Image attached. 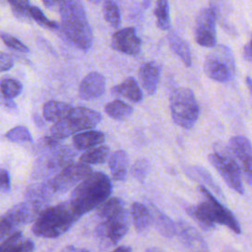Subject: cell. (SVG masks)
<instances>
[{
	"instance_id": "30",
	"label": "cell",
	"mask_w": 252,
	"mask_h": 252,
	"mask_svg": "<svg viewBox=\"0 0 252 252\" xmlns=\"http://www.w3.org/2000/svg\"><path fill=\"white\" fill-rule=\"evenodd\" d=\"M110 150L107 146H99L84 153L80 160L88 164H99L104 163L109 158Z\"/></svg>"
},
{
	"instance_id": "9",
	"label": "cell",
	"mask_w": 252,
	"mask_h": 252,
	"mask_svg": "<svg viewBox=\"0 0 252 252\" xmlns=\"http://www.w3.org/2000/svg\"><path fill=\"white\" fill-rule=\"evenodd\" d=\"M44 209V205L33 201L27 200L13 206L1 218L0 223V237L3 240L5 237L15 231V229L22 225L30 223L36 220L40 212Z\"/></svg>"
},
{
	"instance_id": "40",
	"label": "cell",
	"mask_w": 252,
	"mask_h": 252,
	"mask_svg": "<svg viewBox=\"0 0 252 252\" xmlns=\"http://www.w3.org/2000/svg\"><path fill=\"white\" fill-rule=\"evenodd\" d=\"M12 10L19 17H30V1L29 0H7Z\"/></svg>"
},
{
	"instance_id": "48",
	"label": "cell",
	"mask_w": 252,
	"mask_h": 252,
	"mask_svg": "<svg viewBox=\"0 0 252 252\" xmlns=\"http://www.w3.org/2000/svg\"><path fill=\"white\" fill-rule=\"evenodd\" d=\"M64 250H68V251H89L88 249L78 248V247H74V246H67Z\"/></svg>"
},
{
	"instance_id": "20",
	"label": "cell",
	"mask_w": 252,
	"mask_h": 252,
	"mask_svg": "<svg viewBox=\"0 0 252 252\" xmlns=\"http://www.w3.org/2000/svg\"><path fill=\"white\" fill-rule=\"evenodd\" d=\"M129 158L125 151H116L109 158V169L111 175L116 181H124L127 176Z\"/></svg>"
},
{
	"instance_id": "28",
	"label": "cell",
	"mask_w": 252,
	"mask_h": 252,
	"mask_svg": "<svg viewBox=\"0 0 252 252\" xmlns=\"http://www.w3.org/2000/svg\"><path fill=\"white\" fill-rule=\"evenodd\" d=\"M210 7L214 10L217 20L220 23L223 29L232 32L233 29L227 23V16L230 14L231 5L229 0H210Z\"/></svg>"
},
{
	"instance_id": "26",
	"label": "cell",
	"mask_w": 252,
	"mask_h": 252,
	"mask_svg": "<svg viewBox=\"0 0 252 252\" xmlns=\"http://www.w3.org/2000/svg\"><path fill=\"white\" fill-rule=\"evenodd\" d=\"M187 214L197 221V223L205 230L215 228L216 222L212 220L209 211L207 209L205 201L197 206H190L186 208Z\"/></svg>"
},
{
	"instance_id": "10",
	"label": "cell",
	"mask_w": 252,
	"mask_h": 252,
	"mask_svg": "<svg viewBox=\"0 0 252 252\" xmlns=\"http://www.w3.org/2000/svg\"><path fill=\"white\" fill-rule=\"evenodd\" d=\"M90 173H92V168L88 163L82 161L78 163H70L56 173L51 179L47 180V183L53 195L57 196L69 191L74 186H77Z\"/></svg>"
},
{
	"instance_id": "35",
	"label": "cell",
	"mask_w": 252,
	"mask_h": 252,
	"mask_svg": "<svg viewBox=\"0 0 252 252\" xmlns=\"http://www.w3.org/2000/svg\"><path fill=\"white\" fill-rule=\"evenodd\" d=\"M194 170L202 182H204L207 186H209L211 189H213L217 195H219L221 198H224V195H223L222 191L220 190V186L215 182V180L213 179L211 174L205 168L197 165L194 167Z\"/></svg>"
},
{
	"instance_id": "14",
	"label": "cell",
	"mask_w": 252,
	"mask_h": 252,
	"mask_svg": "<svg viewBox=\"0 0 252 252\" xmlns=\"http://www.w3.org/2000/svg\"><path fill=\"white\" fill-rule=\"evenodd\" d=\"M229 150L236 158L245 181L252 185V145L244 136H234L229 141Z\"/></svg>"
},
{
	"instance_id": "33",
	"label": "cell",
	"mask_w": 252,
	"mask_h": 252,
	"mask_svg": "<svg viewBox=\"0 0 252 252\" xmlns=\"http://www.w3.org/2000/svg\"><path fill=\"white\" fill-rule=\"evenodd\" d=\"M23 91V85L16 79L4 78L1 81V93L3 97L13 98L18 96Z\"/></svg>"
},
{
	"instance_id": "21",
	"label": "cell",
	"mask_w": 252,
	"mask_h": 252,
	"mask_svg": "<svg viewBox=\"0 0 252 252\" xmlns=\"http://www.w3.org/2000/svg\"><path fill=\"white\" fill-rule=\"evenodd\" d=\"M1 251H33L34 244L32 240L24 239L21 231H14L2 240Z\"/></svg>"
},
{
	"instance_id": "16",
	"label": "cell",
	"mask_w": 252,
	"mask_h": 252,
	"mask_svg": "<svg viewBox=\"0 0 252 252\" xmlns=\"http://www.w3.org/2000/svg\"><path fill=\"white\" fill-rule=\"evenodd\" d=\"M105 92V78L98 72L88 74L81 82L79 95L83 100H92L101 96Z\"/></svg>"
},
{
	"instance_id": "15",
	"label": "cell",
	"mask_w": 252,
	"mask_h": 252,
	"mask_svg": "<svg viewBox=\"0 0 252 252\" xmlns=\"http://www.w3.org/2000/svg\"><path fill=\"white\" fill-rule=\"evenodd\" d=\"M111 47L121 53L136 55L141 48V39L134 28H125L113 33Z\"/></svg>"
},
{
	"instance_id": "41",
	"label": "cell",
	"mask_w": 252,
	"mask_h": 252,
	"mask_svg": "<svg viewBox=\"0 0 252 252\" xmlns=\"http://www.w3.org/2000/svg\"><path fill=\"white\" fill-rule=\"evenodd\" d=\"M0 62H1V66H0V69L2 72H5V71H8L10 70L13 65H14V60L13 58L5 53V52H1V55H0Z\"/></svg>"
},
{
	"instance_id": "27",
	"label": "cell",
	"mask_w": 252,
	"mask_h": 252,
	"mask_svg": "<svg viewBox=\"0 0 252 252\" xmlns=\"http://www.w3.org/2000/svg\"><path fill=\"white\" fill-rule=\"evenodd\" d=\"M153 220L157 229L163 236L170 238L177 234L176 223H174L173 220L162 212L155 210L153 214Z\"/></svg>"
},
{
	"instance_id": "32",
	"label": "cell",
	"mask_w": 252,
	"mask_h": 252,
	"mask_svg": "<svg viewBox=\"0 0 252 252\" xmlns=\"http://www.w3.org/2000/svg\"><path fill=\"white\" fill-rule=\"evenodd\" d=\"M103 16L105 21L113 28H119L121 24V16L118 5L113 0H105L103 2Z\"/></svg>"
},
{
	"instance_id": "36",
	"label": "cell",
	"mask_w": 252,
	"mask_h": 252,
	"mask_svg": "<svg viewBox=\"0 0 252 252\" xmlns=\"http://www.w3.org/2000/svg\"><path fill=\"white\" fill-rule=\"evenodd\" d=\"M30 17L32 18L37 24H39L40 26H42L44 28H48V29H52V30L59 29V26L57 25V23L48 20L45 17V15L42 13V11L35 6H31Z\"/></svg>"
},
{
	"instance_id": "29",
	"label": "cell",
	"mask_w": 252,
	"mask_h": 252,
	"mask_svg": "<svg viewBox=\"0 0 252 252\" xmlns=\"http://www.w3.org/2000/svg\"><path fill=\"white\" fill-rule=\"evenodd\" d=\"M104 110L108 116L115 120H124L130 117L133 112L132 106L119 99H115L111 102H108L105 105Z\"/></svg>"
},
{
	"instance_id": "17",
	"label": "cell",
	"mask_w": 252,
	"mask_h": 252,
	"mask_svg": "<svg viewBox=\"0 0 252 252\" xmlns=\"http://www.w3.org/2000/svg\"><path fill=\"white\" fill-rule=\"evenodd\" d=\"M177 235L181 243L190 250L195 251H208L206 241L196 228L187 223L183 220H178L176 222Z\"/></svg>"
},
{
	"instance_id": "39",
	"label": "cell",
	"mask_w": 252,
	"mask_h": 252,
	"mask_svg": "<svg viewBox=\"0 0 252 252\" xmlns=\"http://www.w3.org/2000/svg\"><path fill=\"white\" fill-rule=\"evenodd\" d=\"M1 38H2L3 42L12 49H15V50H17L19 52H23V53L30 52V48L25 43H23L21 40H19L18 38L14 37L13 35H11L9 33L2 32Z\"/></svg>"
},
{
	"instance_id": "25",
	"label": "cell",
	"mask_w": 252,
	"mask_h": 252,
	"mask_svg": "<svg viewBox=\"0 0 252 252\" xmlns=\"http://www.w3.org/2000/svg\"><path fill=\"white\" fill-rule=\"evenodd\" d=\"M104 140V134L95 130L78 133L73 137V143L77 150H88L92 147L102 144Z\"/></svg>"
},
{
	"instance_id": "50",
	"label": "cell",
	"mask_w": 252,
	"mask_h": 252,
	"mask_svg": "<svg viewBox=\"0 0 252 252\" xmlns=\"http://www.w3.org/2000/svg\"><path fill=\"white\" fill-rule=\"evenodd\" d=\"M147 251H160L159 248H149L147 249Z\"/></svg>"
},
{
	"instance_id": "22",
	"label": "cell",
	"mask_w": 252,
	"mask_h": 252,
	"mask_svg": "<svg viewBox=\"0 0 252 252\" xmlns=\"http://www.w3.org/2000/svg\"><path fill=\"white\" fill-rule=\"evenodd\" d=\"M131 216L138 233L145 232L149 228L153 220V215L150 213L149 209L144 204L139 202L132 204Z\"/></svg>"
},
{
	"instance_id": "45",
	"label": "cell",
	"mask_w": 252,
	"mask_h": 252,
	"mask_svg": "<svg viewBox=\"0 0 252 252\" xmlns=\"http://www.w3.org/2000/svg\"><path fill=\"white\" fill-rule=\"evenodd\" d=\"M43 2V4L50 9H54L56 7H59L61 0H41Z\"/></svg>"
},
{
	"instance_id": "8",
	"label": "cell",
	"mask_w": 252,
	"mask_h": 252,
	"mask_svg": "<svg viewBox=\"0 0 252 252\" xmlns=\"http://www.w3.org/2000/svg\"><path fill=\"white\" fill-rule=\"evenodd\" d=\"M75 156L76 153L71 148L61 145L39 155L32 168V178L44 179L58 173L65 166L72 163Z\"/></svg>"
},
{
	"instance_id": "38",
	"label": "cell",
	"mask_w": 252,
	"mask_h": 252,
	"mask_svg": "<svg viewBox=\"0 0 252 252\" xmlns=\"http://www.w3.org/2000/svg\"><path fill=\"white\" fill-rule=\"evenodd\" d=\"M59 142L56 138L49 136V137H43L41 139H39L35 146H34V152L38 155H41L45 152H48L52 149H55L59 146Z\"/></svg>"
},
{
	"instance_id": "34",
	"label": "cell",
	"mask_w": 252,
	"mask_h": 252,
	"mask_svg": "<svg viewBox=\"0 0 252 252\" xmlns=\"http://www.w3.org/2000/svg\"><path fill=\"white\" fill-rule=\"evenodd\" d=\"M6 138L15 143H23V142H32V137L26 126L19 125L6 133Z\"/></svg>"
},
{
	"instance_id": "4",
	"label": "cell",
	"mask_w": 252,
	"mask_h": 252,
	"mask_svg": "<svg viewBox=\"0 0 252 252\" xmlns=\"http://www.w3.org/2000/svg\"><path fill=\"white\" fill-rule=\"evenodd\" d=\"M112 192L109 177L100 171L90 173L72 191L71 203L83 216L102 204Z\"/></svg>"
},
{
	"instance_id": "44",
	"label": "cell",
	"mask_w": 252,
	"mask_h": 252,
	"mask_svg": "<svg viewBox=\"0 0 252 252\" xmlns=\"http://www.w3.org/2000/svg\"><path fill=\"white\" fill-rule=\"evenodd\" d=\"M3 103L4 105L8 108V109H11V110H15L17 109V104L14 102V100L10 97H4L3 98Z\"/></svg>"
},
{
	"instance_id": "47",
	"label": "cell",
	"mask_w": 252,
	"mask_h": 252,
	"mask_svg": "<svg viewBox=\"0 0 252 252\" xmlns=\"http://www.w3.org/2000/svg\"><path fill=\"white\" fill-rule=\"evenodd\" d=\"M245 82H246V85H247V87H248V90H249V92H250V94H251V95H252V79H251V77L247 76L246 79H245Z\"/></svg>"
},
{
	"instance_id": "19",
	"label": "cell",
	"mask_w": 252,
	"mask_h": 252,
	"mask_svg": "<svg viewBox=\"0 0 252 252\" xmlns=\"http://www.w3.org/2000/svg\"><path fill=\"white\" fill-rule=\"evenodd\" d=\"M111 92L114 95L125 97L133 102H139L143 99V93L133 77H129L119 85L114 86Z\"/></svg>"
},
{
	"instance_id": "42",
	"label": "cell",
	"mask_w": 252,
	"mask_h": 252,
	"mask_svg": "<svg viewBox=\"0 0 252 252\" xmlns=\"http://www.w3.org/2000/svg\"><path fill=\"white\" fill-rule=\"evenodd\" d=\"M10 175L6 169H1V189L3 192H8L10 190Z\"/></svg>"
},
{
	"instance_id": "31",
	"label": "cell",
	"mask_w": 252,
	"mask_h": 252,
	"mask_svg": "<svg viewBox=\"0 0 252 252\" xmlns=\"http://www.w3.org/2000/svg\"><path fill=\"white\" fill-rule=\"evenodd\" d=\"M155 16L157 19V26L162 31L170 29V14L169 4L167 0H157L155 7Z\"/></svg>"
},
{
	"instance_id": "6",
	"label": "cell",
	"mask_w": 252,
	"mask_h": 252,
	"mask_svg": "<svg viewBox=\"0 0 252 252\" xmlns=\"http://www.w3.org/2000/svg\"><path fill=\"white\" fill-rule=\"evenodd\" d=\"M170 114L173 122L185 129L192 128L198 120L200 108L192 90L182 88L172 92L169 98Z\"/></svg>"
},
{
	"instance_id": "18",
	"label": "cell",
	"mask_w": 252,
	"mask_h": 252,
	"mask_svg": "<svg viewBox=\"0 0 252 252\" xmlns=\"http://www.w3.org/2000/svg\"><path fill=\"white\" fill-rule=\"evenodd\" d=\"M161 67L157 62H147L141 66L139 77L143 88L149 94H155L159 84Z\"/></svg>"
},
{
	"instance_id": "7",
	"label": "cell",
	"mask_w": 252,
	"mask_h": 252,
	"mask_svg": "<svg viewBox=\"0 0 252 252\" xmlns=\"http://www.w3.org/2000/svg\"><path fill=\"white\" fill-rule=\"evenodd\" d=\"M206 75L217 82L230 81L235 73V59L231 49L223 44L216 45L204 62Z\"/></svg>"
},
{
	"instance_id": "11",
	"label": "cell",
	"mask_w": 252,
	"mask_h": 252,
	"mask_svg": "<svg viewBox=\"0 0 252 252\" xmlns=\"http://www.w3.org/2000/svg\"><path fill=\"white\" fill-rule=\"evenodd\" d=\"M208 158L231 189L241 195L244 194V186L241 178L242 170L234 158L219 153L211 154Z\"/></svg>"
},
{
	"instance_id": "49",
	"label": "cell",
	"mask_w": 252,
	"mask_h": 252,
	"mask_svg": "<svg viewBox=\"0 0 252 252\" xmlns=\"http://www.w3.org/2000/svg\"><path fill=\"white\" fill-rule=\"evenodd\" d=\"M132 249L130 247H127V246H118L117 248H115V251L117 252H120V251H131Z\"/></svg>"
},
{
	"instance_id": "51",
	"label": "cell",
	"mask_w": 252,
	"mask_h": 252,
	"mask_svg": "<svg viewBox=\"0 0 252 252\" xmlns=\"http://www.w3.org/2000/svg\"><path fill=\"white\" fill-rule=\"evenodd\" d=\"M90 2H92V3H94V4H97V3H99V2H101L102 0H89Z\"/></svg>"
},
{
	"instance_id": "13",
	"label": "cell",
	"mask_w": 252,
	"mask_h": 252,
	"mask_svg": "<svg viewBox=\"0 0 252 252\" xmlns=\"http://www.w3.org/2000/svg\"><path fill=\"white\" fill-rule=\"evenodd\" d=\"M199 189L200 192L206 197L205 203L207 205L212 220L216 223L223 224L235 233L239 234L241 232L240 224L232 212H230L226 207L221 205L219 200L216 199V197H214L213 194L205 186H200Z\"/></svg>"
},
{
	"instance_id": "3",
	"label": "cell",
	"mask_w": 252,
	"mask_h": 252,
	"mask_svg": "<svg viewBox=\"0 0 252 252\" xmlns=\"http://www.w3.org/2000/svg\"><path fill=\"white\" fill-rule=\"evenodd\" d=\"M71 201L43 209L32 225V232L36 236L55 238L66 231L81 218Z\"/></svg>"
},
{
	"instance_id": "2",
	"label": "cell",
	"mask_w": 252,
	"mask_h": 252,
	"mask_svg": "<svg viewBox=\"0 0 252 252\" xmlns=\"http://www.w3.org/2000/svg\"><path fill=\"white\" fill-rule=\"evenodd\" d=\"M58 9L65 36L78 48L89 49L93 44V31L82 0H61Z\"/></svg>"
},
{
	"instance_id": "5",
	"label": "cell",
	"mask_w": 252,
	"mask_h": 252,
	"mask_svg": "<svg viewBox=\"0 0 252 252\" xmlns=\"http://www.w3.org/2000/svg\"><path fill=\"white\" fill-rule=\"evenodd\" d=\"M101 119V114L95 110L84 106L73 107L65 118L54 122L50 133L57 140H62L80 131L95 127Z\"/></svg>"
},
{
	"instance_id": "1",
	"label": "cell",
	"mask_w": 252,
	"mask_h": 252,
	"mask_svg": "<svg viewBox=\"0 0 252 252\" xmlns=\"http://www.w3.org/2000/svg\"><path fill=\"white\" fill-rule=\"evenodd\" d=\"M101 221L95 229V235L102 248L118 243L128 232L130 217L125 203L119 198L106 201L98 211Z\"/></svg>"
},
{
	"instance_id": "23",
	"label": "cell",
	"mask_w": 252,
	"mask_h": 252,
	"mask_svg": "<svg viewBox=\"0 0 252 252\" xmlns=\"http://www.w3.org/2000/svg\"><path fill=\"white\" fill-rule=\"evenodd\" d=\"M72 106L66 102L58 101V100H49L45 102L43 105L42 113L44 119L50 122H57L63 118H65L70 111L72 110Z\"/></svg>"
},
{
	"instance_id": "37",
	"label": "cell",
	"mask_w": 252,
	"mask_h": 252,
	"mask_svg": "<svg viewBox=\"0 0 252 252\" xmlns=\"http://www.w3.org/2000/svg\"><path fill=\"white\" fill-rule=\"evenodd\" d=\"M150 170V162L146 158L138 159L131 168L132 175L139 181L143 182Z\"/></svg>"
},
{
	"instance_id": "46",
	"label": "cell",
	"mask_w": 252,
	"mask_h": 252,
	"mask_svg": "<svg viewBox=\"0 0 252 252\" xmlns=\"http://www.w3.org/2000/svg\"><path fill=\"white\" fill-rule=\"evenodd\" d=\"M33 121H34V123L38 126V127H41V126H43V122H42V120H41V118L39 117V115L38 114H33Z\"/></svg>"
},
{
	"instance_id": "12",
	"label": "cell",
	"mask_w": 252,
	"mask_h": 252,
	"mask_svg": "<svg viewBox=\"0 0 252 252\" xmlns=\"http://www.w3.org/2000/svg\"><path fill=\"white\" fill-rule=\"evenodd\" d=\"M217 21L216 13L211 7L204 8L199 12L194 30L195 40L199 45L204 47H215L217 45Z\"/></svg>"
},
{
	"instance_id": "43",
	"label": "cell",
	"mask_w": 252,
	"mask_h": 252,
	"mask_svg": "<svg viewBox=\"0 0 252 252\" xmlns=\"http://www.w3.org/2000/svg\"><path fill=\"white\" fill-rule=\"evenodd\" d=\"M243 56L247 61L252 62V37L243 48Z\"/></svg>"
},
{
	"instance_id": "24",
	"label": "cell",
	"mask_w": 252,
	"mask_h": 252,
	"mask_svg": "<svg viewBox=\"0 0 252 252\" xmlns=\"http://www.w3.org/2000/svg\"><path fill=\"white\" fill-rule=\"evenodd\" d=\"M167 40L171 50L182 60L186 67H190L192 64V55L188 43L174 32L168 33Z\"/></svg>"
}]
</instances>
